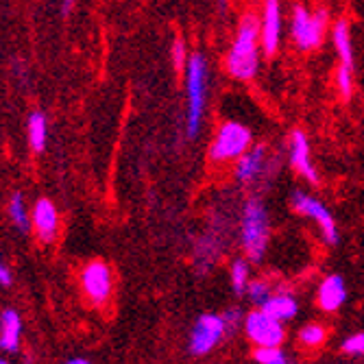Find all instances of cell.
<instances>
[{
  "label": "cell",
  "mask_w": 364,
  "mask_h": 364,
  "mask_svg": "<svg viewBox=\"0 0 364 364\" xmlns=\"http://www.w3.org/2000/svg\"><path fill=\"white\" fill-rule=\"evenodd\" d=\"M262 33V22L255 14H245L238 22L236 28V40L229 48L225 68L229 77H234L238 81H249L255 77L259 57H257V42Z\"/></svg>",
  "instance_id": "cell-1"
},
{
  "label": "cell",
  "mask_w": 364,
  "mask_h": 364,
  "mask_svg": "<svg viewBox=\"0 0 364 364\" xmlns=\"http://www.w3.org/2000/svg\"><path fill=\"white\" fill-rule=\"evenodd\" d=\"M208 59L201 53H194L188 57L186 65V136L194 140L203 124L205 112V96H208Z\"/></svg>",
  "instance_id": "cell-2"
},
{
  "label": "cell",
  "mask_w": 364,
  "mask_h": 364,
  "mask_svg": "<svg viewBox=\"0 0 364 364\" xmlns=\"http://www.w3.org/2000/svg\"><path fill=\"white\" fill-rule=\"evenodd\" d=\"M269 238H271L269 212L259 198L253 196L245 203L242 220H240V242L249 262H262L269 247Z\"/></svg>",
  "instance_id": "cell-3"
},
{
  "label": "cell",
  "mask_w": 364,
  "mask_h": 364,
  "mask_svg": "<svg viewBox=\"0 0 364 364\" xmlns=\"http://www.w3.org/2000/svg\"><path fill=\"white\" fill-rule=\"evenodd\" d=\"M327 20L329 14L325 9L308 11L306 7H294L292 11V22H290V36L292 42L299 50H314L321 46L325 31H327Z\"/></svg>",
  "instance_id": "cell-4"
},
{
  "label": "cell",
  "mask_w": 364,
  "mask_h": 364,
  "mask_svg": "<svg viewBox=\"0 0 364 364\" xmlns=\"http://www.w3.org/2000/svg\"><path fill=\"white\" fill-rule=\"evenodd\" d=\"M251 142H253V136L249 127L236 120H229L220 124L218 129V134L210 146V159L214 164H227L231 159H238L242 153L251 149Z\"/></svg>",
  "instance_id": "cell-5"
},
{
  "label": "cell",
  "mask_w": 364,
  "mask_h": 364,
  "mask_svg": "<svg viewBox=\"0 0 364 364\" xmlns=\"http://www.w3.org/2000/svg\"><path fill=\"white\" fill-rule=\"evenodd\" d=\"M225 334H229V329H227L223 314H216V312L201 314L192 325V332H190V341H188L190 355L201 358V355L212 353L223 343Z\"/></svg>",
  "instance_id": "cell-6"
},
{
  "label": "cell",
  "mask_w": 364,
  "mask_h": 364,
  "mask_svg": "<svg viewBox=\"0 0 364 364\" xmlns=\"http://www.w3.org/2000/svg\"><path fill=\"white\" fill-rule=\"evenodd\" d=\"M290 205L296 214H301L306 218H312L321 234H323V240L329 245V247H336L338 245V225L332 216V212H329L318 198H314L312 194H306L301 190H294L292 196H290Z\"/></svg>",
  "instance_id": "cell-7"
},
{
  "label": "cell",
  "mask_w": 364,
  "mask_h": 364,
  "mask_svg": "<svg viewBox=\"0 0 364 364\" xmlns=\"http://www.w3.org/2000/svg\"><path fill=\"white\" fill-rule=\"evenodd\" d=\"M245 334L253 343V347L282 345L286 341L284 323L262 308H255L245 316Z\"/></svg>",
  "instance_id": "cell-8"
},
{
  "label": "cell",
  "mask_w": 364,
  "mask_h": 364,
  "mask_svg": "<svg viewBox=\"0 0 364 364\" xmlns=\"http://www.w3.org/2000/svg\"><path fill=\"white\" fill-rule=\"evenodd\" d=\"M81 288L83 294L90 299L94 306H105L112 299L114 292V275L112 269L107 267V262L103 259H94L81 273Z\"/></svg>",
  "instance_id": "cell-9"
},
{
  "label": "cell",
  "mask_w": 364,
  "mask_h": 364,
  "mask_svg": "<svg viewBox=\"0 0 364 364\" xmlns=\"http://www.w3.org/2000/svg\"><path fill=\"white\" fill-rule=\"evenodd\" d=\"M282 40V5L279 0H267L262 11V33L259 46L267 57H273L279 48Z\"/></svg>",
  "instance_id": "cell-10"
},
{
  "label": "cell",
  "mask_w": 364,
  "mask_h": 364,
  "mask_svg": "<svg viewBox=\"0 0 364 364\" xmlns=\"http://www.w3.org/2000/svg\"><path fill=\"white\" fill-rule=\"evenodd\" d=\"M290 164L301 177H306L310 183L318 186V173L310 159V142L301 129H294L290 134Z\"/></svg>",
  "instance_id": "cell-11"
},
{
  "label": "cell",
  "mask_w": 364,
  "mask_h": 364,
  "mask_svg": "<svg viewBox=\"0 0 364 364\" xmlns=\"http://www.w3.org/2000/svg\"><path fill=\"white\" fill-rule=\"evenodd\" d=\"M347 301V286L345 279L341 275H327L321 286H318V294H316V304L323 312H336L343 308V304Z\"/></svg>",
  "instance_id": "cell-12"
},
{
  "label": "cell",
  "mask_w": 364,
  "mask_h": 364,
  "mask_svg": "<svg viewBox=\"0 0 364 364\" xmlns=\"http://www.w3.org/2000/svg\"><path fill=\"white\" fill-rule=\"evenodd\" d=\"M264 164H267V144L251 146L236 159V179L242 183H253L262 177Z\"/></svg>",
  "instance_id": "cell-13"
},
{
  "label": "cell",
  "mask_w": 364,
  "mask_h": 364,
  "mask_svg": "<svg viewBox=\"0 0 364 364\" xmlns=\"http://www.w3.org/2000/svg\"><path fill=\"white\" fill-rule=\"evenodd\" d=\"M33 223H36V231H38L40 240L53 242L57 238L59 216H57L53 201H48V198H40V201L36 203V208H33Z\"/></svg>",
  "instance_id": "cell-14"
},
{
  "label": "cell",
  "mask_w": 364,
  "mask_h": 364,
  "mask_svg": "<svg viewBox=\"0 0 364 364\" xmlns=\"http://www.w3.org/2000/svg\"><path fill=\"white\" fill-rule=\"evenodd\" d=\"M262 310H267L271 316L279 318L282 323L290 321L292 316H296L299 312V301H296V296L292 292H286V290H279V292H273L269 296V301L259 306Z\"/></svg>",
  "instance_id": "cell-15"
},
{
  "label": "cell",
  "mask_w": 364,
  "mask_h": 364,
  "mask_svg": "<svg viewBox=\"0 0 364 364\" xmlns=\"http://www.w3.org/2000/svg\"><path fill=\"white\" fill-rule=\"evenodd\" d=\"M20 332H22V323L16 310H5L3 318H0V349L3 351H18L20 345Z\"/></svg>",
  "instance_id": "cell-16"
},
{
  "label": "cell",
  "mask_w": 364,
  "mask_h": 364,
  "mask_svg": "<svg viewBox=\"0 0 364 364\" xmlns=\"http://www.w3.org/2000/svg\"><path fill=\"white\" fill-rule=\"evenodd\" d=\"M332 40H334V48L341 57V65L353 70V46H351V31H349L347 20H338L334 24Z\"/></svg>",
  "instance_id": "cell-17"
},
{
  "label": "cell",
  "mask_w": 364,
  "mask_h": 364,
  "mask_svg": "<svg viewBox=\"0 0 364 364\" xmlns=\"http://www.w3.org/2000/svg\"><path fill=\"white\" fill-rule=\"evenodd\" d=\"M28 142L33 151H42L46 144V118L40 112L28 116Z\"/></svg>",
  "instance_id": "cell-18"
},
{
  "label": "cell",
  "mask_w": 364,
  "mask_h": 364,
  "mask_svg": "<svg viewBox=\"0 0 364 364\" xmlns=\"http://www.w3.org/2000/svg\"><path fill=\"white\" fill-rule=\"evenodd\" d=\"M327 341V327L321 323H308L299 329V343L306 349H318Z\"/></svg>",
  "instance_id": "cell-19"
},
{
  "label": "cell",
  "mask_w": 364,
  "mask_h": 364,
  "mask_svg": "<svg viewBox=\"0 0 364 364\" xmlns=\"http://www.w3.org/2000/svg\"><path fill=\"white\" fill-rule=\"evenodd\" d=\"M249 282H251L249 257L247 259H234V264H231V288H234V292L245 294Z\"/></svg>",
  "instance_id": "cell-20"
},
{
  "label": "cell",
  "mask_w": 364,
  "mask_h": 364,
  "mask_svg": "<svg viewBox=\"0 0 364 364\" xmlns=\"http://www.w3.org/2000/svg\"><path fill=\"white\" fill-rule=\"evenodd\" d=\"M253 360L259 364H286L288 355L282 349V345H264L253 349Z\"/></svg>",
  "instance_id": "cell-21"
},
{
  "label": "cell",
  "mask_w": 364,
  "mask_h": 364,
  "mask_svg": "<svg viewBox=\"0 0 364 364\" xmlns=\"http://www.w3.org/2000/svg\"><path fill=\"white\" fill-rule=\"evenodd\" d=\"M245 294L249 296L251 304H255L259 308V306H264L269 301V296L273 294V290H271V284L267 279H253V282H249Z\"/></svg>",
  "instance_id": "cell-22"
},
{
  "label": "cell",
  "mask_w": 364,
  "mask_h": 364,
  "mask_svg": "<svg viewBox=\"0 0 364 364\" xmlns=\"http://www.w3.org/2000/svg\"><path fill=\"white\" fill-rule=\"evenodd\" d=\"M9 214H11V220L14 225L20 229V231H28L31 223H28V216H26V208H24V198L20 192H16L11 196V203H9Z\"/></svg>",
  "instance_id": "cell-23"
},
{
  "label": "cell",
  "mask_w": 364,
  "mask_h": 364,
  "mask_svg": "<svg viewBox=\"0 0 364 364\" xmlns=\"http://www.w3.org/2000/svg\"><path fill=\"white\" fill-rule=\"evenodd\" d=\"M336 87L341 92L343 101H351L353 96V70L345 68V65H338V73H336Z\"/></svg>",
  "instance_id": "cell-24"
},
{
  "label": "cell",
  "mask_w": 364,
  "mask_h": 364,
  "mask_svg": "<svg viewBox=\"0 0 364 364\" xmlns=\"http://www.w3.org/2000/svg\"><path fill=\"white\" fill-rule=\"evenodd\" d=\"M188 48H186V42L181 38H177L171 46V61H173V68L177 73H183L186 65H188Z\"/></svg>",
  "instance_id": "cell-25"
},
{
  "label": "cell",
  "mask_w": 364,
  "mask_h": 364,
  "mask_svg": "<svg viewBox=\"0 0 364 364\" xmlns=\"http://www.w3.org/2000/svg\"><path fill=\"white\" fill-rule=\"evenodd\" d=\"M341 351L347 355H364V332H358L349 336L347 341H343Z\"/></svg>",
  "instance_id": "cell-26"
},
{
  "label": "cell",
  "mask_w": 364,
  "mask_h": 364,
  "mask_svg": "<svg viewBox=\"0 0 364 364\" xmlns=\"http://www.w3.org/2000/svg\"><path fill=\"white\" fill-rule=\"evenodd\" d=\"M223 316H225V323H227L229 334L238 332V327H240V323H242V312H240L238 308H229V310H225Z\"/></svg>",
  "instance_id": "cell-27"
},
{
  "label": "cell",
  "mask_w": 364,
  "mask_h": 364,
  "mask_svg": "<svg viewBox=\"0 0 364 364\" xmlns=\"http://www.w3.org/2000/svg\"><path fill=\"white\" fill-rule=\"evenodd\" d=\"M11 284V275H9V271L5 269V264L0 262V286H9Z\"/></svg>",
  "instance_id": "cell-28"
},
{
  "label": "cell",
  "mask_w": 364,
  "mask_h": 364,
  "mask_svg": "<svg viewBox=\"0 0 364 364\" xmlns=\"http://www.w3.org/2000/svg\"><path fill=\"white\" fill-rule=\"evenodd\" d=\"M73 3H75V0H63V14H65V16H68V11H70Z\"/></svg>",
  "instance_id": "cell-29"
},
{
  "label": "cell",
  "mask_w": 364,
  "mask_h": 364,
  "mask_svg": "<svg viewBox=\"0 0 364 364\" xmlns=\"http://www.w3.org/2000/svg\"><path fill=\"white\" fill-rule=\"evenodd\" d=\"M68 362H70V364H85V362H90V360H87V358H70Z\"/></svg>",
  "instance_id": "cell-30"
},
{
  "label": "cell",
  "mask_w": 364,
  "mask_h": 364,
  "mask_svg": "<svg viewBox=\"0 0 364 364\" xmlns=\"http://www.w3.org/2000/svg\"><path fill=\"white\" fill-rule=\"evenodd\" d=\"M5 362H7V360H5V358H0V364H5Z\"/></svg>",
  "instance_id": "cell-31"
},
{
  "label": "cell",
  "mask_w": 364,
  "mask_h": 364,
  "mask_svg": "<svg viewBox=\"0 0 364 364\" xmlns=\"http://www.w3.org/2000/svg\"><path fill=\"white\" fill-rule=\"evenodd\" d=\"M220 3H223V5H227V0H220Z\"/></svg>",
  "instance_id": "cell-32"
}]
</instances>
